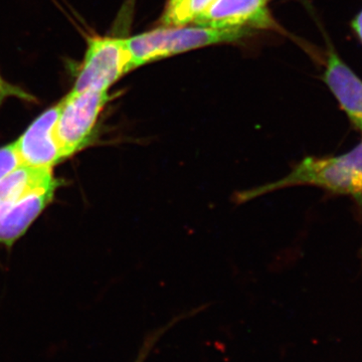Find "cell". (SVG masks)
Here are the masks:
<instances>
[{"mask_svg": "<svg viewBox=\"0 0 362 362\" xmlns=\"http://www.w3.org/2000/svg\"><path fill=\"white\" fill-rule=\"evenodd\" d=\"M301 185L346 195L362 206V141L341 156L305 157L284 177L238 192L235 202L245 204L276 190Z\"/></svg>", "mask_w": 362, "mask_h": 362, "instance_id": "obj_2", "label": "cell"}, {"mask_svg": "<svg viewBox=\"0 0 362 362\" xmlns=\"http://www.w3.org/2000/svg\"><path fill=\"white\" fill-rule=\"evenodd\" d=\"M254 30L250 28L216 30L204 26H166L126 40L131 57V70L150 62L207 45L245 39Z\"/></svg>", "mask_w": 362, "mask_h": 362, "instance_id": "obj_3", "label": "cell"}, {"mask_svg": "<svg viewBox=\"0 0 362 362\" xmlns=\"http://www.w3.org/2000/svg\"><path fill=\"white\" fill-rule=\"evenodd\" d=\"M322 78L350 122L362 133V80L331 45Z\"/></svg>", "mask_w": 362, "mask_h": 362, "instance_id": "obj_8", "label": "cell"}, {"mask_svg": "<svg viewBox=\"0 0 362 362\" xmlns=\"http://www.w3.org/2000/svg\"><path fill=\"white\" fill-rule=\"evenodd\" d=\"M214 0H168L162 14L165 26H185L194 23Z\"/></svg>", "mask_w": 362, "mask_h": 362, "instance_id": "obj_9", "label": "cell"}, {"mask_svg": "<svg viewBox=\"0 0 362 362\" xmlns=\"http://www.w3.org/2000/svg\"><path fill=\"white\" fill-rule=\"evenodd\" d=\"M350 26H351L352 30L356 33L357 39L362 45V9L356 14V18L351 21Z\"/></svg>", "mask_w": 362, "mask_h": 362, "instance_id": "obj_13", "label": "cell"}, {"mask_svg": "<svg viewBox=\"0 0 362 362\" xmlns=\"http://www.w3.org/2000/svg\"><path fill=\"white\" fill-rule=\"evenodd\" d=\"M21 164L14 143L0 147V180Z\"/></svg>", "mask_w": 362, "mask_h": 362, "instance_id": "obj_10", "label": "cell"}, {"mask_svg": "<svg viewBox=\"0 0 362 362\" xmlns=\"http://www.w3.org/2000/svg\"><path fill=\"white\" fill-rule=\"evenodd\" d=\"M109 100L108 92L71 90L61 102L56 134L65 158L73 156L90 144L98 121Z\"/></svg>", "mask_w": 362, "mask_h": 362, "instance_id": "obj_4", "label": "cell"}, {"mask_svg": "<svg viewBox=\"0 0 362 362\" xmlns=\"http://www.w3.org/2000/svg\"><path fill=\"white\" fill-rule=\"evenodd\" d=\"M8 98H18V99L28 102L35 101V97L33 95L18 86L7 82L6 78H2V76L0 75V105Z\"/></svg>", "mask_w": 362, "mask_h": 362, "instance_id": "obj_11", "label": "cell"}, {"mask_svg": "<svg viewBox=\"0 0 362 362\" xmlns=\"http://www.w3.org/2000/svg\"><path fill=\"white\" fill-rule=\"evenodd\" d=\"M156 340V337H152L147 338L146 341H145L144 345H143L142 349L140 350L139 354H138L137 358H136L134 362H144L145 358L148 356L150 350L153 347Z\"/></svg>", "mask_w": 362, "mask_h": 362, "instance_id": "obj_12", "label": "cell"}, {"mask_svg": "<svg viewBox=\"0 0 362 362\" xmlns=\"http://www.w3.org/2000/svg\"><path fill=\"white\" fill-rule=\"evenodd\" d=\"M267 2L268 0H214L194 23L216 30L273 28L275 23Z\"/></svg>", "mask_w": 362, "mask_h": 362, "instance_id": "obj_7", "label": "cell"}, {"mask_svg": "<svg viewBox=\"0 0 362 362\" xmlns=\"http://www.w3.org/2000/svg\"><path fill=\"white\" fill-rule=\"evenodd\" d=\"M59 187L52 168L21 164L0 180V245L13 246L54 199Z\"/></svg>", "mask_w": 362, "mask_h": 362, "instance_id": "obj_1", "label": "cell"}, {"mask_svg": "<svg viewBox=\"0 0 362 362\" xmlns=\"http://www.w3.org/2000/svg\"><path fill=\"white\" fill-rule=\"evenodd\" d=\"M59 112V103L45 110L14 142L21 164L52 169L65 160L56 134Z\"/></svg>", "mask_w": 362, "mask_h": 362, "instance_id": "obj_6", "label": "cell"}, {"mask_svg": "<svg viewBox=\"0 0 362 362\" xmlns=\"http://www.w3.org/2000/svg\"><path fill=\"white\" fill-rule=\"evenodd\" d=\"M130 71H132L131 57L126 40L112 37H90L84 61L71 90L108 92L112 85Z\"/></svg>", "mask_w": 362, "mask_h": 362, "instance_id": "obj_5", "label": "cell"}]
</instances>
